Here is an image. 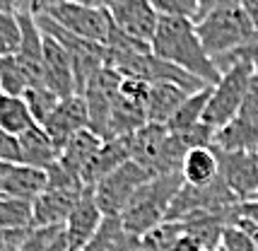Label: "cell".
<instances>
[{
    "mask_svg": "<svg viewBox=\"0 0 258 251\" xmlns=\"http://www.w3.org/2000/svg\"><path fill=\"white\" fill-rule=\"evenodd\" d=\"M152 53L179 66L181 70L201 78L208 85H217L222 73L205 51L201 36L196 32V22L186 17H162L157 34L152 39Z\"/></svg>",
    "mask_w": 258,
    "mask_h": 251,
    "instance_id": "cell-1",
    "label": "cell"
},
{
    "mask_svg": "<svg viewBox=\"0 0 258 251\" xmlns=\"http://www.w3.org/2000/svg\"><path fill=\"white\" fill-rule=\"evenodd\" d=\"M183 186V176L179 174H164L155 176L133 196L131 206L121 215V225L128 234L143 237L150 229L159 227L162 222H167L169 208L174 203L176 194Z\"/></svg>",
    "mask_w": 258,
    "mask_h": 251,
    "instance_id": "cell-2",
    "label": "cell"
},
{
    "mask_svg": "<svg viewBox=\"0 0 258 251\" xmlns=\"http://www.w3.org/2000/svg\"><path fill=\"white\" fill-rule=\"evenodd\" d=\"M188 152L191 150L181 143V138L162 123H145L131 136L133 162L145 167L152 176L179 174Z\"/></svg>",
    "mask_w": 258,
    "mask_h": 251,
    "instance_id": "cell-3",
    "label": "cell"
},
{
    "mask_svg": "<svg viewBox=\"0 0 258 251\" xmlns=\"http://www.w3.org/2000/svg\"><path fill=\"white\" fill-rule=\"evenodd\" d=\"M196 32L213 60L241 48L258 34V29L253 27L251 17L241 5L217 8V10L208 12L196 22Z\"/></svg>",
    "mask_w": 258,
    "mask_h": 251,
    "instance_id": "cell-4",
    "label": "cell"
},
{
    "mask_svg": "<svg viewBox=\"0 0 258 251\" xmlns=\"http://www.w3.org/2000/svg\"><path fill=\"white\" fill-rule=\"evenodd\" d=\"M251 75H253V66L246 63V60H239L232 68H227L222 73L220 82L213 85L210 102L205 106V116H203V123L213 126L215 131H217L227 121H232L244 109Z\"/></svg>",
    "mask_w": 258,
    "mask_h": 251,
    "instance_id": "cell-5",
    "label": "cell"
},
{
    "mask_svg": "<svg viewBox=\"0 0 258 251\" xmlns=\"http://www.w3.org/2000/svg\"><path fill=\"white\" fill-rule=\"evenodd\" d=\"M150 179H155L145 167L138 162H125L123 167L111 171L106 179H101L94 186V201L101 208L104 217H121L123 210L131 206L133 196L145 186Z\"/></svg>",
    "mask_w": 258,
    "mask_h": 251,
    "instance_id": "cell-6",
    "label": "cell"
},
{
    "mask_svg": "<svg viewBox=\"0 0 258 251\" xmlns=\"http://www.w3.org/2000/svg\"><path fill=\"white\" fill-rule=\"evenodd\" d=\"M236 203L239 198L220 174L213 183H205V186L183 183L169 208L167 220H186V217L201 215V213H222V210L234 208Z\"/></svg>",
    "mask_w": 258,
    "mask_h": 251,
    "instance_id": "cell-7",
    "label": "cell"
},
{
    "mask_svg": "<svg viewBox=\"0 0 258 251\" xmlns=\"http://www.w3.org/2000/svg\"><path fill=\"white\" fill-rule=\"evenodd\" d=\"M44 15H48L58 27H63L70 34L101 46L106 44L111 32V15L106 8H99V5H78V3L63 0L60 5L51 8Z\"/></svg>",
    "mask_w": 258,
    "mask_h": 251,
    "instance_id": "cell-8",
    "label": "cell"
},
{
    "mask_svg": "<svg viewBox=\"0 0 258 251\" xmlns=\"http://www.w3.org/2000/svg\"><path fill=\"white\" fill-rule=\"evenodd\" d=\"M121 73L113 68H101L87 90L82 92L85 102H87V111H90V131L97 133L101 140L109 138V121H111V109L118 94V85H121Z\"/></svg>",
    "mask_w": 258,
    "mask_h": 251,
    "instance_id": "cell-9",
    "label": "cell"
},
{
    "mask_svg": "<svg viewBox=\"0 0 258 251\" xmlns=\"http://www.w3.org/2000/svg\"><path fill=\"white\" fill-rule=\"evenodd\" d=\"M217 150V148H215ZM220 174L234 191L239 203L258 194V152H222L217 150Z\"/></svg>",
    "mask_w": 258,
    "mask_h": 251,
    "instance_id": "cell-10",
    "label": "cell"
},
{
    "mask_svg": "<svg viewBox=\"0 0 258 251\" xmlns=\"http://www.w3.org/2000/svg\"><path fill=\"white\" fill-rule=\"evenodd\" d=\"M109 15H111V22L123 34L152 46V39L157 34V27L162 17L150 5V0H125V3H118V5L109 8Z\"/></svg>",
    "mask_w": 258,
    "mask_h": 251,
    "instance_id": "cell-11",
    "label": "cell"
},
{
    "mask_svg": "<svg viewBox=\"0 0 258 251\" xmlns=\"http://www.w3.org/2000/svg\"><path fill=\"white\" fill-rule=\"evenodd\" d=\"M44 131L48 133V138L56 143L58 150H63L68 140L73 136H78L80 131L90 128V111H87V102L82 94H73L60 99L56 106V111L46 118Z\"/></svg>",
    "mask_w": 258,
    "mask_h": 251,
    "instance_id": "cell-12",
    "label": "cell"
},
{
    "mask_svg": "<svg viewBox=\"0 0 258 251\" xmlns=\"http://www.w3.org/2000/svg\"><path fill=\"white\" fill-rule=\"evenodd\" d=\"M101 222H104V213H101V208L94 201V189H85V194L78 201L75 210L70 213V217L66 220V225H63L68 249L82 251L97 237Z\"/></svg>",
    "mask_w": 258,
    "mask_h": 251,
    "instance_id": "cell-13",
    "label": "cell"
},
{
    "mask_svg": "<svg viewBox=\"0 0 258 251\" xmlns=\"http://www.w3.org/2000/svg\"><path fill=\"white\" fill-rule=\"evenodd\" d=\"M44 85L53 90L60 97H73L75 90V70H73V58L66 51V46L56 41L53 36L44 34Z\"/></svg>",
    "mask_w": 258,
    "mask_h": 251,
    "instance_id": "cell-14",
    "label": "cell"
},
{
    "mask_svg": "<svg viewBox=\"0 0 258 251\" xmlns=\"http://www.w3.org/2000/svg\"><path fill=\"white\" fill-rule=\"evenodd\" d=\"M213 148L222 152H258V109H241L239 114L215 131Z\"/></svg>",
    "mask_w": 258,
    "mask_h": 251,
    "instance_id": "cell-15",
    "label": "cell"
},
{
    "mask_svg": "<svg viewBox=\"0 0 258 251\" xmlns=\"http://www.w3.org/2000/svg\"><path fill=\"white\" fill-rule=\"evenodd\" d=\"M85 194V186L75 189H46L34 201V227H63L78 201Z\"/></svg>",
    "mask_w": 258,
    "mask_h": 251,
    "instance_id": "cell-16",
    "label": "cell"
},
{
    "mask_svg": "<svg viewBox=\"0 0 258 251\" xmlns=\"http://www.w3.org/2000/svg\"><path fill=\"white\" fill-rule=\"evenodd\" d=\"M131 160H133V155H131V136L104 140L101 148L97 150V155L87 164V169L82 171V176H80L82 186L85 189H94L101 179H106L111 171L123 167L125 162H131Z\"/></svg>",
    "mask_w": 258,
    "mask_h": 251,
    "instance_id": "cell-17",
    "label": "cell"
},
{
    "mask_svg": "<svg viewBox=\"0 0 258 251\" xmlns=\"http://www.w3.org/2000/svg\"><path fill=\"white\" fill-rule=\"evenodd\" d=\"M46 186H48L46 169H36L29 164H12L0 186V198H20L34 203L46 191Z\"/></svg>",
    "mask_w": 258,
    "mask_h": 251,
    "instance_id": "cell-18",
    "label": "cell"
},
{
    "mask_svg": "<svg viewBox=\"0 0 258 251\" xmlns=\"http://www.w3.org/2000/svg\"><path fill=\"white\" fill-rule=\"evenodd\" d=\"M101 140L97 133H92L90 128L87 131H80L78 136H73L68 140L63 150H60V155H58V164L68 171V174H73V176H82V171L87 169V164L92 162V157L97 155V150L101 148ZM82 181V179H80Z\"/></svg>",
    "mask_w": 258,
    "mask_h": 251,
    "instance_id": "cell-19",
    "label": "cell"
},
{
    "mask_svg": "<svg viewBox=\"0 0 258 251\" xmlns=\"http://www.w3.org/2000/svg\"><path fill=\"white\" fill-rule=\"evenodd\" d=\"M193 92L183 90L174 82H155L150 85V99H147V121L150 123L167 126L169 118L179 111V106L186 102V97Z\"/></svg>",
    "mask_w": 258,
    "mask_h": 251,
    "instance_id": "cell-20",
    "label": "cell"
},
{
    "mask_svg": "<svg viewBox=\"0 0 258 251\" xmlns=\"http://www.w3.org/2000/svg\"><path fill=\"white\" fill-rule=\"evenodd\" d=\"M20 140V152H22V164L36 167V169H48L58 162L60 150L56 148V143L48 138L44 131V126H34L27 133L17 138Z\"/></svg>",
    "mask_w": 258,
    "mask_h": 251,
    "instance_id": "cell-21",
    "label": "cell"
},
{
    "mask_svg": "<svg viewBox=\"0 0 258 251\" xmlns=\"http://www.w3.org/2000/svg\"><path fill=\"white\" fill-rule=\"evenodd\" d=\"M181 176L183 183L191 186H205L213 183L220 176V160H217V150L215 148H196L186 155V160L181 164Z\"/></svg>",
    "mask_w": 258,
    "mask_h": 251,
    "instance_id": "cell-22",
    "label": "cell"
},
{
    "mask_svg": "<svg viewBox=\"0 0 258 251\" xmlns=\"http://www.w3.org/2000/svg\"><path fill=\"white\" fill-rule=\"evenodd\" d=\"M34 126H36V121H34L24 97L0 94V131L20 138L29 128H34Z\"/></svg>",
    "mask_w": 258,
    "mask_h": 251,
    "instance_id": "cell-23",
    "label": "cell"
},
{
    "mask_svg": "<svg viewBox=\"0 0 258 251\" xmlns=\"http://www.w3.org/2000/svg\"><path fill=\"white\" fill-rule=\"evenodd\" d=\"M210 92H213V85H208V87L188 94L186 102L179 106V111L169 118V123H167L169 131L171 133H181V131H186V128H191L196 123H203L205 106L210 102Z\"/></svg>",
    "mask_w": 258,
    "mask_h": 251,
    "instance_id": "cell-24",
    "label": "cell"
},
{
    "mask_svg": "<svg viewBox=\"0 0 258 251\" xmlns=\"http://www.w3.org/2000/svg\"><path fill=\"white\" fill-rule=\"evenodd\" d=\"M34 203L20 198H0V229H32Z\"/></svg>",
    "mask_w": 258,
    "mask_h": 251,
    "instance_id": "cell-25",
    "label": "cell"
},
{
    "mask_svg": "<svg viewBox=\"0 0 258 251\" xmlns=\"http://www.w3.org/2000/svg\"><path fill=\"white\" fill-rule=\"evenodd\" d=\"M29 87H32V80L24 66L17 60V56L0 58V92L10 97H24V92Z\"/></svg>",
    "mask_w": 258,
    "mask_h": 251,
    "instance_id": "cell-26",
    "label": "cell"
},
{
    "mask_svg": "<svg viewBox=\"0 0 258 251\" xmlns=\"http://www.w3.org/2000/svg\"><path fill=\"white\" fill-rule=\"evenodd\" d=\"M24 102H27V106H29L34 121L41 126L48 116L56 111L60 97H58L53 90H48L46 85H34V87H29V90L24 92Z\"/></svg>",
    "mask_w": 258,
    "mask_h": 251,
    "instance_id": "cell-27",
    "label": "cell"
},
{
    "mask_svg": "<svg viewBox=\"0 0 258 251\" xmlns=\"http://www.w3.org/2000/svg\"><path fill=\"white\" fill-rule=\"evenodd\" d=\"M22 44V22L20 15L0 12V58L17 56Z\"/></svg>",
    "mask_w": 258,
    "mask_h": 251,
    "instance_id": "cell-28",
    "label": "cell"
},
{
    "mask_svg": "<svg viewBox=\"0 0 258 251\" xmlns=\"http://www.w3.org/2000/svg\"><path fill=\"white\" fill-rule=\"evenodd\" d=\"M198 3L201 0H150L159 17H186L193 22L198 17Z\"/></svg>",
    "mask_w": 258,
    "mask_h": 251,
    "instance_id": "cell-29",
    "label": "cell"
},
{
    "mask_svg": "<svg viewBox=\"0 0 258 251\" xmlns=\"http://www.w3.org/2000/svg\"><path fill=\"white\" fill-rule=\"evenodd\" d=\"M220 251H258V249H256V244H253V237L248 234L246 229L234 225V222H229L225 234H222Z\"/></svg>",
    "mask_w": 258,
    "mask_h": 251,
    "instance_id": "cell-30",
    "label": "cell"
},
{
    "mask_svg": "<svg viewBox=\"0 0 258 251\" xmlns=\"http://www.w3.org/2000/svg\"><path fill=\"white\" fill-rule=\"evenodd\" d=\"M60 232H63V227H34L29 229V234L24 237L22 246L17 251H46Z\"/></svg>",
    "mask_w": 258,
    "mask_h": 251,
    "instance_id": "cell-31",
    "label": "cell"
},
{
    "mask_svg": "<svg viewBox=\"0 0 258 251\" xmlns=\"http://www.w3.org/2000/svg\"><path fill=\"white\" fill-rule=\"evenodd\" d=\"M27 234L29 229H0V251H17Z\"/></svg>",
    "mask_w": 258,
    "mask_h": 251,
    "instance_id": "cell-32",
    "label": "cell"
},
{
    "mask_svg": "<svg viewBox=\"0 0 258 251\" xmlns=\"http://www.w3.org/2000/svg\"><path fill=\"white\" fill-rule=\"evenodd\" d=\"M244 0H201L198 3V17H196V22L201 20V17H205L208 12L217 10V8H229V5H241Z\"/></svg>",
    "mask_w": 258,
    "mask_h": 251,
    "instance_id": "cell-33",
    "label": "cell"
},
{
    "mask_svg": "<svg viewBox=\"0 0 258 251\" xmlns=\"http://www.w3.org/2000/svg\"><path fill=\"white\" fill-rule=\"evenodd\" d=\"M181 227H183V225H181ZM167 251H203V249H201V244L193 239L188 232H181L179 237L171 241V246H169Z\"/></svg>",
    "mask_w": 258,
    "mask_h": 251,
    "instance_id": "cell-34",
    "label": "cell"
},
{
    "mask_svg": "<svg viewBox=\"0 0 258 251\" xmlns=\"http://www.w3.org/2000/svg\"><path fill=\"white\" fill-rule=\"evenodd\" d=\"M0 12H32V0H0Z\"/></svg>",
    "mask_w": 258,
    "mask_h": 251,
    "instance_id": "cell-35",
    "label": "cell"
},
{
    "mask_svg": "<svg viewBox=\"0 0 258 251\" xmlns=\"http://www.w3.org/2000/svg\"><path fill=\"white\" fill-rule=\"evenodd\" d=\"M246 109H258V68H253V75L248 80V90H246Z\"/></svg>",
    "mask_w": 258,
    "mask_h": 251,
    "instance_id": "cell-36",
    "label": "cell"
},
{
    "mask_svg": "<svg viewBox=\"0 0 258 251\" xmlns=\"http://www.w3.org/2000/svg\"><path fill=\"white\" fill-rule=\"evenodd\" d=\"M239 213L246 217L251 225L258 227V201H244V203H239Z\"/></svg>",
    "mask_w": 258,
    "mask_h": 251,
    "instance_id": "cell-37",
    "label": "cell"
},
{
    "mask_svg": "<svg viewBox=\"0 0 258 251\" xmlns=\"http://www.w3.org/2000/svg\"><path fill=\"white\" fill-rule=\"evenodd\" d=\"M63 0H32V12L34 15H44V12H48L51 8H56V5H60Z\"/></svg>",
    "mask_w": 258,
    "mask_h": 251,
    "instance_id": "cell-38",
    "label": "cell"
},
{
    "mask_svg": "<svg viewBox=\"0 0 258 251\" xmlns=\"http://www.w3.org/2000/svg\"><path fill=\"white\" fill-rule=\"evenodd\" d=\"M241 8L246 10V15L251 17V22H253V27L258 29V0H244Z\"/></svg>",
    "mask_w": 258,
    "mask_h": 251,
    "instance_id": "cell-39",
    "label": "cell"
},
{
    "mask_svg": "<svg viewBox=\"0 0 258 251\" xmlns=\"http://www.w3.org/2000/svg\"><path fill=\"white\" fill-rule=\"evenodd\" d=\"M12 164H15V162H3V160H0V186H3V181H5L8 171L12 169Z\"/></svg>",
    "mask_w": 258,
    "mask_h": 251,
    "instance_id": "cell-40",
    "label": "cell"
},
{
    "mask_svg": "<svg viewBox=\"0 0 258 251\" xmlns=\"http://www.w3.org/2000/svg\"><path fill=\"white\" fill-rule=\"evenodd\" d=\"M118 3H125V0H97V5H99V8H106V10L113 8V5H118Z\"/></svg>",
    "mask_w": 258,
    "mask_h": 251,
    "instance_id": "cell-41",
    "label": "cell"
},
{
    "mask_svg": "<svg viewBox=\"0 0 258 251\" xmlns=\"http://www.w3.org/2000/svg\"><path fill=\"white\" fill-rule=\"evenodd\" d=\"M68 3H78V5H97V0H68Z\"/></svg>",
    "mask_w": 258,
    "mask_h": 251,
    "instance_id": "cell-42",
    "label": "cell"
},
{
    "mask_svg": "<svg viewBox=\"0 0 258 251\" xmlns=\"http://www.w3.org/2000/svg\"><path fill=\"white\" fill-rule=\"evenodd\" d=\"M0 94H3V92H0Z\"/></svg>",
    "mask_w": 258,
    "mask_h": 251,
    "instance_id": "cell-43",
    "label": "cell"
}]
</instances>
